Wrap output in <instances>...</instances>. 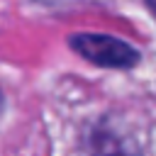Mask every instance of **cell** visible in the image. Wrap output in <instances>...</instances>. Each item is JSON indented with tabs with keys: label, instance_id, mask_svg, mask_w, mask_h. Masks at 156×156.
Here are the masks:
<instances>
[{
	"label": "cell",
	"instance_id": "3957f363",
	"mask_svg": "<svg viewBox=\"0 0 156 156\" xmlns=\"http://www.w3.org/2000/svg\"><path fill=\"white\" fill-rule=\"evenodd\" d=\"M144 2H146V7L151 10V15L156 17V0H144Z\"/></svg>",
	"mask_w": 156,
	"mask_h": 156
},
{
	"label": "cell",
	"instance_id": "5b68a950",
	"mask_svg": "<svg viewBox=\"0 0 156 156\" xmlns=\"http://www.w3.org/2000/svg\"><path fill=\"white\" fill-rule=\"evenodd\" d=\"M0 112H2V90H0Z\"/></svg>",
	"mask_w": 156,
	"mask_h": 156
},
{
	"label": "cell",
	"instance_id": "7a4b0ae2",
	"mask_svg": "<svg viewBox=\"0 0 156 156\" xmlns=\"http://www.w3.org/2000/svg\"><path fill=\"white\" fill-rule=\"evenodd\" d=\"M83 156H139V151L117 132L107 127H95L93 134H88Z\"/></svg>",
	"mask_w": 156,
	"mask_h": 156
},
{
	"label": "cell",
	"instance_id": "6da1fadb",
	"mask_svg": "<svg viewBox=\"0 0 156 156\" xmlns=\"http://www.w3.org/2000/svg\"><path fill=\"white\" fill-rule=\"evenodd\" d=\"M68 44L76 54H80L83 58L102 68H132L139 63V51L124 39L110 34L80 32V34H71Z\"/></svg>",
	"mask_w": 156,
	"mask_h": 156
},
{
	"label": "cell",
	"instance_id": "277c9868",
	"mask_svg": "<svg viewBox=\"0 0 156 156\" xmlns=\"http://www.w3.org/2000/svg\"><path fill=\"white\" fill-rule=\"evenodd\" d=\"M39 2H63V0H39Z\"/></svg>",
	"mask_w": 156,
	"mask_h": 156
}]
</instances>
